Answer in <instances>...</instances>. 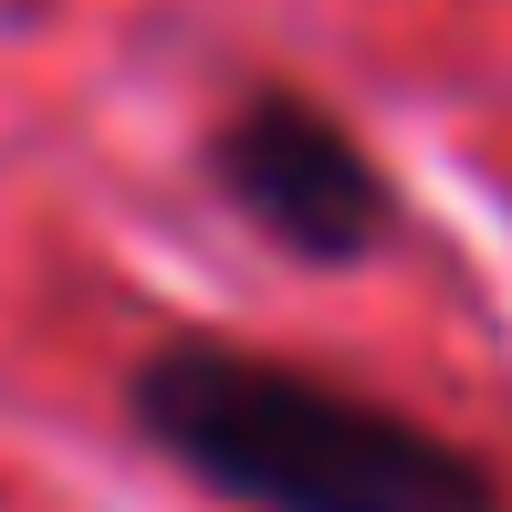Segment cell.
<instances>
[{"mask_svg":"<svg viewBox=\"0 0 512 512\" xmlns=\"http://www.w3.org/2000/svg\"><path fill=\"white\" fill-rule=\"evenodd\" d=\"M199 178L220 189V209L272 241L304 272H366L387 241L408 230V199L387 178V157L366 147L324 95L304 84H241L199 136Z\"/></svg>","mask_w":512,"mask_h":512,"instance_id":"2","label":"cell"},{"mask_svg":"<svg viewBox=\"0 0 512 512\" xmlns=\"http://www.w3.org/2000/svg\"><path fill=\"white\" fill-rule=\"evenodd\" d=\"M126 429L230 512H512V481L460 429L220 324L136 345Z\"/></svg>","mask_w":512,"mask_h":512,"instance_id":"1","label":"cell"}]
</instances>
